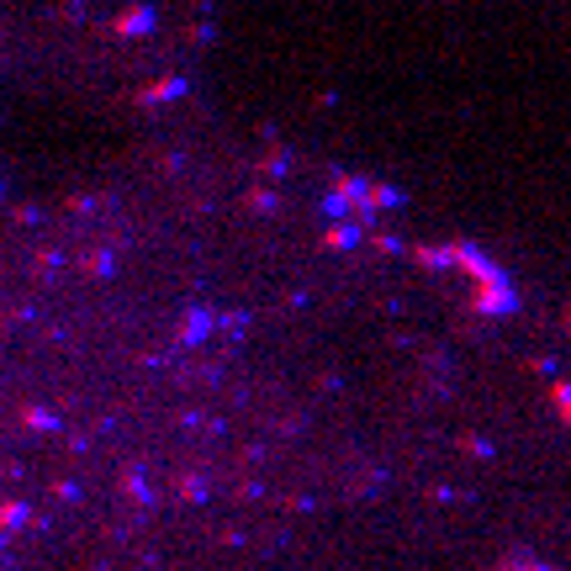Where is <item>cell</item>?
<instances>
[{
  "label": "cell",
  "instance_id": "1",
  "mask_svg": "<svg viewBox=\"0 0 571 571\" xmlns=\"http://www.w3.org/2000/svg\"><path fill=\"white\" fill-rule=\"evenodd\" d=\"M0 571H571V360L334 175L85 185L0 233Z\"/></svg>",
  "mask_w": 571,
  "mask_h": 571
}]
</instances>
